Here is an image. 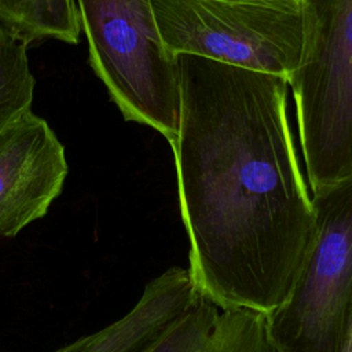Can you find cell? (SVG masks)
<instances>
[{"label": "cell", "instance_id": "6da1fadb", "mask_svg": "<svg viewBox=\"0 0 352 352\" xmlns=\"http://www.w3.org/2000/svg\"><path fill=\"white\" fill-rule=\"evenodd\" d=\"M173 153L198 294L270 315L290 296L309 253L315 206L289 113V81L177 55Z\"/></svg>", "mask_w": 352, "mask_h": 352}, {"label": "cell", "instance_id": "7a4b0ae2", "mask_svg": "<svg viewBox=\"0 0 352 352\" xmlns=\"http://www.w3.org/2000/svg\"><path fill=\"white\" fill-rule=\"evenodd\" d=\"M172 58L192 55L287 78L304 65L311 0H148Z\"/></svg>", "mask_w": 352, "mask_h": 352}, {"label": "cell", "instance_id": "3957f363", "mask_svg": "<svg viewBox=\"0 0 352 352\" xmlns=\"http://www.w3.org/2000/svg\"><path fill=\"white\" fill-rule=\"evenodd\" d=\"M88 63L125 121L168 143L177 133L176 59L157 33L148 0H76Z\"/></svg>", "mask_w": 352, "mask_h": 352}, {"label": "cell", "instance_id": "277c9868", "mask_svg": "<svg viewBox=\"0 0 352 352\" xmlns=\"http://www.w3.org/2000/svg\"><path fill=\"white\" fill-rule=\"evenodd\" d=\"M304 65L289 80L311 194L352 175V0H311Z\"/></svg>", "mask_w": 352, "mask_h": 352}, {"label": "cell", "instance_id": "5b68a950", "mask_svg": "<svg viewBox=\"0 0 352 352\" xmlns=\"http://www.w3.org/2000/svg\"><path fill=\"white\" fill-rule=\"evenodd\" d=\"M312 201L309 253L287 300L267 315L275 352H342L352 326V175Z\"/></svg>", "mask_w": 352, "mask_h": 352}, {"label": "cell", "instance_id": "8992f818", "mask_svg": "<svg viewBox=\"0 0 352 352\" xmlns=\"http://www.w3.org/2000/svg\"><path fill=\"white\" fill-rule=\"evenodd\" d=\"M69 165L48 122L25 110L0 132V236L44 217L62 192Z\"/></svg>", "mask_w": 352, "mask_h": 352}, {"label": "cell", "instance_id": "52a82bcc", "mask_svg": "<svg viewBox=\"0 0 352 352\" xmlns=\"http://www.w3.org/2000/svg\"><path fill=\"white\" fill-rule=\"evenodd\" d=\"M197 296L187 268H168L144 286L124 316L56 352H146L187 312Z\"/></svg>", "mask_w": 352, "mask_h": 352}, {"label": "cell", "instance_id": "ba28073f", "mask_svg": "<svg viewBox=\"0 0 352 352\" xmlns=\"http://www.w3.org/2000/svg\"><path fill=\"white\" fill-rule=\"evenodd\" d=\"M150 352H275L267 316L248 309L221 308L198 294L187 312Z\"/></svg>", "mask_w": 352, "mask_h": 352}, {"label": "cell", "instance_id": "9c48e42d", "mask_svg": "<svg viewBox=\"0 0 352 352\" xmlns=\"http://www.w3.org/2000/svg\"><path fill=\"white\" fill-rule=\"evenodd\" d=\"M0 34L26 48L45 40L78 44L76 0H0Z\"/></svg>", "mask_w": 352, "mask_h": 352}, {"label": "cell", "instance_id": "30bf717a", "mask_svg": "<svg viewBox=\"0 0 352 352\" xmlns=\"http://www.w3.org/2000/svg\"><path fill=\"white\" fill-rule=\"evenodd\" d=\"M34 85L28 48L0 34V132L21 113L30 109Z\"/></svg>", "mask_w": 352, "mask_h": 352}, {"label": "cell", "instance_id": "8fae6325", "mask_svg": "<svg viewBox=\"0 0 352 352\" xmlns=\"http://www.w3.org/2000/svg\"><path fill=\"white\" fill-rule=\"evenodd\" d=\"M157 342H158V341H157ZM157 342H155V344H157ZM155 344H154V345H155ZM154 345H153V346H154ZM153 346H151V348H153ZM151 348H150V349H151ZM150 349H147L146 352H150Z\"/></svg>", "mask_w": 352, "mask_h": 352}]
</instances>
